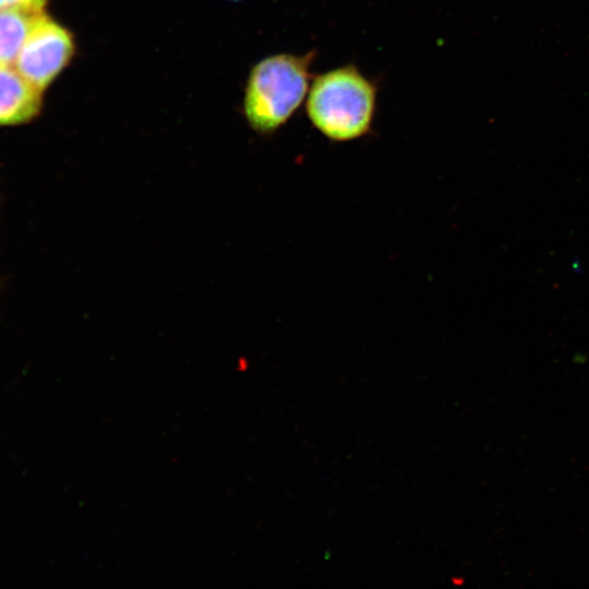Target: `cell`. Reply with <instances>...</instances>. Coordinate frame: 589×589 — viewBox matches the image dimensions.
Listing matches in <instances>:
<instances>
[{"instance_id": "1", "label": "cell", "mask_w": 589, "mask_h": 589, "mask_svg": "<svg viewBox=\"0 0 589 589\" xmlns=\"http://www.w3.org/2000/svg\"><path fill=\"white\" fill-rule=\"evenodd\" d=\"M376 109V86L354 64L330 69L312 79L305 111L327 139L350 141L366 134Z\"/></svg>"}, {"instance_id": "2", "label": "cell", "mask_w": 589, "mask_h": 589, "mask_svg": "<svg viewBox=\"0 0 589 589\" xmlns=\"http://www.w3.org/2000/svg\"><path fill=\"white\" fill-rule=\"evenodd\" d=\"M315 51L266 57L250 72L244 115L252 129L271 133L286 123L305 100L312 82Z\"/></svg>"}, {"instance_id": "3", "label": "cell", "mask_w": 589, "mask_h": 589, "mask_svg": "<svg viewBox=\"0 0 589 589\" xmlns=\"http://www.w3.org/2000/svg\"><path fill=\"white\" fill-rule=\"evenodd\" d=\"M73 52L71 33L41 12L13 67L31 84L44 91L69 63Z\"/></svg>"}, {"instance_id": "4", "label": "cell", "mask_w": 589, "mask_h": 589, "mask_svg": "<svg viewBox=\"0 0 589 589\" xmlns=\"http://www.w3.org/2000/svg\"><path fill=\"white\" fill-rule=\"evenodd\" d=\"M41 92L14 67H0V125L19 124L35 117L41 105Z\"/></svg>"}, {"instance_id": "5", "label": "cell", "mask_w": 589, "mask_h": 589, "mask_svg": "<svg viewBox=\"0 0 589 589\" xmlns=\"http://www.w3.org/2000/svg\"><path fill=\"white\" fill-rule=\"evenodd\" d=\"M38 14L0 11V67L14 65Z\"/></svg>"}, {"instance_id": "6", "label": "cell", "mask_w": 589, "mask_h": 589, "mask_svg": "<svg viewBox=\"0 0 589 589\" xmlns=\"http://www.w3.org/2000/svg\"><path fill=\"white\" fill-rule=\"evenodd\" d=\"M47 0H0V11L15 10L27 13H41Z\"/></svg>"}]
</instances>
